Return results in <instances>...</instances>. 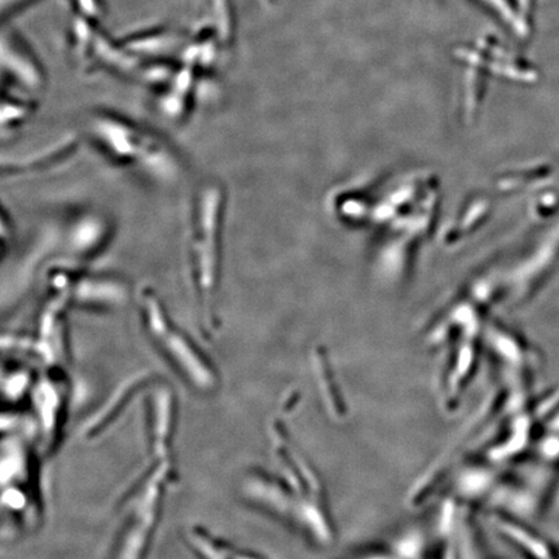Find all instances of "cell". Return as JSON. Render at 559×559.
Here are the masks:
<instances>
[{
	"label": "cell",
	"instance_id": "obj_1",
	"mask_svg": "<svg viewBox=\"0 0 559 559\" xmlns=\"http://www.w3.org/2000/svg\"><path fill=\"white\" fill-rule=\"evenodd\" d=\"M92 138L118 164L169 183L179 174V161L164 140L121 118L100 116L91 122Z\"/></svg>",
	"mask_w": 559,
	"mask_h": 559
},
{
	"label": "cell",
	"instance_id": "obj_2",
	"mask_svg": "<svg viewBox=\"0 0 559 559\" xmlns=\"http://www.w3.org/2000/svg\"><path fill=\"white\" fill-rule=\"evenodd\" d=\"M138 301L144 328L171 367L195 389H213L215 377L209 365L186 334L170 319L157 294L143 286L139 290Z\"/></svg>",
	"mask_w": 559,
	"mask_h": 559
},
{
	"label": "cell",
	"instance_id": "obj_3",
	"mask_svg": "<svg viewBox=\"0 0 559 559\" xmlns=\"http://www.w3.org/2000/svg\"><path fill=\"white\" fill-rule=\"evenodd\" d=\"M167 462L140 481L127 500L116 543V559H144L160 519Z\"/></svg>",
	"mask_w": 559,
	"mask_h": 559
},
{
	"label": "cell",
	"instance_id": "obj_4",
	"mask_svg": "<svg viewBox=\"0 0 559 559\" xmlns=\"http://www.w3.org/2000/svg\"><path fill=\"white\" fill-rule=\"evenodd\" d=\"M192 228L191 262L193 283L198 298L208 302L214 289L215 263H217V195L206 192L201 196Z\"/></svg>",
	"mask_w": 559,
	"mask_h": 559
},
{
	"label": "cell",
	"instance_id": "obj_5",
	"mask_svg": "<svg viewBox=\"0 0 559 559\" xmlns=\"http://www.w3.org/2000/svg\"><path fill=\"white\" fill-rule=\"evenodd\" d=\"M52 285L57 294H61L66 301L78 305L94 307H116L121 305L126 298V289L116 280L105 277H82V279L69 280L68 276H57Z\"/></svg>",
	"mask_w": 559,
	"mask_h": 559
},
{
	"label": "cell",
	"instance_id": "obj_6",
	"mask_svg": "<svg viewBox=\"0 0 559 559\" xmlns=\"http://www.w3.org/2000/svg\"><path fill=\"white\" fill-rule=\"evenodd\" d=\"M149 440L154 453L166 456L175 422L174 395L164 386L151 394L148 404Z\"/></svg>",
	"mask_w": 559,
	"mask_h": 559
}]
</instances>
